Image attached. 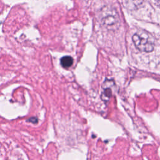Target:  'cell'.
Returning <instances> with one entry per match:
<instances>
[{
	"label": "cell",
	"instance_id": "cell-3",
	"mask_svg": "<svg viewBox=\"0 0 160 160\" xmlns=\"http://www.w3.org/2000/svg\"><path fill=\"white\" fill-rule=\"evenodd\" d=\"M112 82L111 81H109V84H108V81L105 82L104 84V89L101 94V99L103 101H108L112 96V89L110 86V84Z\"/></svg>",
	"mask_w": 160,
	"mask_h": 160
},
{
	"label": "cell",
	"instance_id": "cell-2",
	"mask_svg": "<svg viewBox=\"0 0 160 160\" xmlns=\"http://www.w3.org/2000/svg\"><path fill=\"white\" fill-rule=\"evenodd\" d=\"M136 48L140 51L149 53L153 51L154 40L149 33L145 31H138L134 34L132 38Z\"/></svg>",
	"mask_w": 160,
	"mask_h": 160
},
{
	"label": "cell",
	"instance_id": "cell-5",
	"mask_svg": "<svg viewBox=\"0 0 160 160\" xmlns=\"http://www.w3.org/2000/svg\"><path fill=\"white\" fill-rule=\"evenodd\" d=\"M28 121L31 122L33 123H38V118L35 117L31 118L30 119H29L28 120Z\"/></svg>",
	"mask_w": 160,
	"mask_h": 160
},
{
	"label": "cell",
	"instance_id": "cell-1",
	"mask_svg": "<svg viewBox=\"0 0 160 160\" xmlns=\"http://www.w3.org/2000/svg\"><path fill=\"white\" fill-rule=\"evenodd\" d=\"M101 24L109 30H116L119 26L120 20L117 11L111 7H105L100 13Z\"/></svg>",
	"mask_w": 160,
	"mask_h": 160
},
{
	"label": "cell",
	"instance_id": "cell-6",
	"mask_svg": "<svg viewBox=\"0 0 160 160\" xmlns=\"http://www.w3.org/2000/svg\"><path fill=\"white\" fill-rule=\"evenodd\" d=\"M156 1L159 3V5H160V0H156Z\"/></svg>",
	"mask_w": 160,
	"mask_h": 160
},
{
	"label": "cell",
	"instance_id": "cell-4",
	"mask_svg": "<svg viewBox=\"0 0 160 160\" xmlns=\"http://www.w3.org/2000/svg\"><path fill=\"white\" fill-rule=\"evenodd\" d=\"M61 65L65 68H69L71 66L74 62V59L71 56H63L61 59Z\"/></svg>",
	"mask_w": 160,
	"mask_h": 160
}]
</instances>
